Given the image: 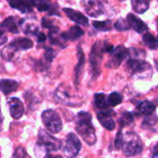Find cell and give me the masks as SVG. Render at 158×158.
Masks as SVG:
<instances>
[{"mask_svg": "<svg viewBox=\"0 0 158 158\" xmlns=\"http://www.w3.org/2000/svg\"><path fill=\"white\" fill-rule=\"evenodd\" d=\"M22 19H19L17 17L10 16L3 20L1 23V31H9L12 33H18L19 31V26L22 24Z\"/></svg>", "mask_w": 158, "mask_h": 158, "instance_id": "12", "label": "cell"}, {"mask_svg": "<svg viewBox=\"0 0 158 158\" xmlns=\"http://www.w3.org/2000/svg\"><path fill=\"white\" fill-rule=\"evenodd\" d=\"M130 58L131 59H138V60H144L146 56V53L144 50L139 48H130Z\"/></svg>", "mask_w": 158, "mask_h": 158, "instance_id": "28", "label": "cell"}, {"mask_svg": "<svg viewBox=\"0 0 158 158\" xmlns=\"http://www.w3.org/2000/svg\"><path fill=\"white\" fill-rule=\"evenodd\" d=\"M19 83L13 80H1V91L5 95H8L11 93L17 91Z\"/></svg>", "mask_w": 158, "mask_h": 158, "instance_id": "22", "label": "cell"}, {"mask_svg": "<svg viewBox=\"0 0 158 158\" xmlns=\"http://www.w3.org/2000/svg\"><path fill=\"white\" fill-rule=\"evenodd\" d=\"M156 105L153 104L150 101H143L141 102L135 109V114L140 115H145V116H151L154 111L156 110Z\"/></svg>", "mask_w": 158, "mask_h": 158, "instance_id": "19", "label": "cell"}, {"mask_svg": "<svg viewBox=\"0 0 158 158\" xmlns=\"http://www.w3.org/2000/svg\"><path fill=\"white\" fill-rule=\"evenodd\" d=\"M106 53L105 50V42L98 41L96 42L90 53V64L92 67V71L94 77H96L101 72V63L103 59V54Z\"/></svg>", "mask_w": 158, "mask_h": 158, "instance_id": "5", "label": "cell"}, {"mask_svg": "<svg viewBox=\"0 0 158 158\" xmlns=\"http://www.w3.org/2000/svg\"><path fill=\"white\" fill-rule=\"evenodd\" d=\"M42 120L47 131L51 133H58L62 130V121L59 115L52 109L45 110L42 113Z\"/></svg>", "mask_w": 158, "mask_h": 158, "instance_id": "6", "label": "cell"}, {"mask_svg": "<svg viewBox=\"0 0 158 158\" xmlns=\"http://www.w3.org/2000/svg\"><path fill=\"white\" fill-rule=\"evenodd\" d=\"M156 118H157L148 116V118H146L143 120V128H147V127H151L152 125L156 124V120H157V119H156Z\"/></svg>", "mask_w": 158, "mask_h": 158, "instance_id": "36", "label": "cell"}, {"mask_svg": "<svg viewBox=\"0 0 158 158\" xmlns=\"http://www.w3.org/2000/svg\"><path fill=\"white\" fill-rule=\"evenodd\" d=\"M7 105L9 107L10 116L14 119H19L22 117L24 113V107H23V104L21 103L19 99L14 98V97L9 98L7 100Z\"/></svg>", "mask_w": 158, "mask_h": 158, "instance_id": "13", "label": "cell"}, {"mask_svg": "<svg viewBox=\"0 0 158 158\" xmlns=\"http://www.w3.org/2000/svg\"><path fill=\"white\" fill-rule=\"evenodd\" d=\"M157 43H158V36H157Z\"/></svg>", "mask_w": 158, "mask_h": 158, "instance_id": "43", "label": "cell"}, {"mask_svg": "<svg viewBox=\"0 0 158 158\" xmlns=\"http://www.w3.org/2000/svg\"><path fill=\"white\" fill-rule=\"evenodd\" d=\"M94 103L95 106L98 109H100L101 111L107 110V108L110 106L108 104V98H106L105 94H96L94 95Z\"/></svg>", "mask_w": 158, "mask_h": 158, "instance_id": "23", "label": "cell"}, {"mask_svg": "<svg viewBox=\"0 0 158 158\" xmlns=\"http://www.w3.org/2000/svg\"><path fill=\"white\" fill-rule=\"evenodd\" d=\"M84 63H85L84 53H83L82 49L80 46H78V63L74 69V81H75L76 85H78V83H79L80 77H81V74L83 67H84Z\"/></svg>", "mask_w": 158, "mask_h": 158, "instance_id": "18", "label": "cell"}, {"mask_svg": "<svg viewBox=\"0 0 158 158\" xmlns=\"http://www.w3.org/2000/svg\"><path fill=\"white\" fill-rule=\"evenodd\" d=\"M83 34V30H81L79 26H73L68 31L62 32L61 38L63 39V41H74L81 37Z\"/></svg>", "mask_w": 158, "mask_h": 158, "instance_id": "21", "label": "cell"}, {"mask_svg": "<svg viewBox=\"0 0 158 158\" xmlns=\"http://www.w3.org/2000/svg\"><path fill=\"white\" fill-rule=\"evenodd\" d=\"M81 148V143L78 136L70 132L68 134L65 144L62 148L64 156H66L68 158H74L78 156Z\"/></svg>", "mask_w": 158, "mask_h": 158, "instance_id": "7", "label": "cell"}, {"mask_svg": "<svg viewBox=\"0 0 158 158\" xmlns=\"http://www.w3.org/2000/svg\"><path fill=\"white\" fill-rule=\"evenodd\" d=\"M55 99L57 103L66 106H77L81 105V102L78 101L76 97H74V95H71L69 94V90L65 86V84H62L56 88L55 92Z\"/></svg>", "mask_w": 158, "mask_h": 158, "instance_id": "8", "label": "cell"}, {"mask_svg": "<svg viewBox=\"0 0 158 158\" xmlns=\"http://www.w3.org/2000/svg\"><path fill=\"white\" fill-rule=\"evenodd\" d=\"M11 158H28L27 153L24 148L22 147H18L15 152L13 153V156Z\"/></svg>", "mask_w": 158, "mask_h": 158, "instance_id": "35", "label": "cell"}, {"mask_svg": "<svg viewBox=\"0 0 158 158\" xmlns=\"http://www.w3.org/2000/svg\"><path fill=\"white\" fill-rule=\"evenodd\" d=\"M115 28L118 31H128V30H130L126 19H118L115 23Z\"/></svg>", "mask_w": 158, "mask_h": 158, "instance_id": "34", "label": "cell"}, {"mask_svg": "<svg viewBox=\"0 0 158 158\" xmlns=\"http://www.w3.org/2000/svg\"><path fill=\"white\" fill-rule=\"evenodd\" d=\"M126 69L131 76L137 79H148L153 75V69L145 60L130 58L126 64Z\"/></svg>", "mask_w": 158, "mask_h": 158, "instance_id": "3", "label": "cell"}, {"mask_svg": "<svg viewBox=\"0 0 158 158\" xmlns=\"http://www.w3.org/2000/svg\"><path fill=\"white\" fill-rule=\"evenodd\" d=\"M36 39H37V41L39 43H43V42H44L46 40V36H45V34L44 32H41L40 31V33L38 34V36L36 37Z\"/></svg>", "mask_w": 158, "mask_h": 158, "instance_id": "39", "label": "cell"}, {"mask_svg": "<svg viewBox=\"0 0 158 158\" xmlns=\"http://www.w3.org/2000/svg\"><path fill=\"white\" fill-rule=\"evenodd\" d=\"M143 42L144 43V44L150 48V49H157L158 48V43H157V37L156 38L152 33L150 32H145L143 35Z\"/></svg>", "mask_w": 158, "mask_h": 158, "instance_id": "24", "label": "cell"}, {"mask_svg": "<svg viewBox=\"0 0 158 158\" xmlns=\"http://www.w3.org/2000/svg\"><path fill=\"white\" fill-rule=\"evenodd\" d=\"M93 26L100 31H110L112 28V23L110 20H105V21H94Z\"/></svg>", "mask_w": 158, "mask_h": 158, "instance_id": "27", "label": "cell"}, {"mask_svg": "<svg viewBox=\"0 0 158 158\" xmlns=\"http://www.w3.org/2000/svg\"><path fill=\"white\" fill-rule=\"evenodd\" d=\"M56 56V52L50 48V47H45V52H44V61H46L47 63H51V61L53 60V58Z\"/></svg>", "mask_w": 158, "mask_h": 158, "instance_id": "33", "label": "cell"}, {"mask_svg": "<svg viewBox=\"0 0 158 158\" xmlns=\"http://www.w3.org/2000/svg\"><path fill=\"white\" fill-rule=\"evenodd\" d=\"M76 131L81 136L82 140L88 145H94L96 143L95 130L92 123V116L90 113L81 111L79 112L75 118Z\"/></svg>", "mask_w": 158, "mask_h": 158, "instance_id": "1", "label": "cell"}, {"mask_svg": "<svg viewBox=\"0 0 158 158\" xmlns=\"http://www.w3.org/2000/svg\"><path fill=\"white\" fill-rule=\"evenodd\" d=\"M130 56V51L123 45H118L117 46L114 51L111 53L110 57L108 61L106 62V66L107 68H112L116 69L121 65V63Z\"/></svg>", "mask_w": 158, "mask_h": 158, "instance_id": "9", "label": "cell"}, {"mask_svg": "<svg viewBox=\"0 0 158 158\" xmlns=\"http://www.w3.org/2000/svg\"><path fill=\"white\" fill-rule=\"evenodd\" d=\"M9 6L15 9L19 10L22 13H29L32 11L34 6L33 0H12L8 2Z\"/></svg>", "mask_w": 158, "mask_h": 158, "instance_id": "16", "label": "cell"}, {"mask_svg": "<svg viewBox=\"0 0 158 158\" xmlns=\"http://www.w3.org/2000/svg\"><path fill=\"white\" fill-rule=\"evenodd\" d=\"M33 4L34 6L39 11H45V12H49V14L59 16L56 5L52 2L44 1V0H33Z\"/></svg>", "mask_w": 158, "mask_h": 158, "instance_id": "15", "label": "cell"}, {"mask_svg": "<svg viewBox=\"0 0 158 158\" xmlns=\"http://www.w3.org/2000/svg\"><path fill=\"white\" fill-rule=\"evenodd\" d=\"M62 147V143L60 140L53 137L44 130H40L38 133L37 143L34 147V153L36 156H47L51 152L58 151Z\"/></svg>", "mask_w": 158, "mask_h": 158, "instance_id": "2", "label": "cell"}, {"mask_svg": "<svg viewBox=\"0 0 158 158\" xmlns=\"http://www.w3.org/2000/svg\"><path fill=\"white\" fill-rule=\"evenodd\" d=\"M151 156H152V158H158V143L154 146V148L152 150Z\"/></svg>", "mask_w": 158, "mask_h": 158, "instance_id": "38", "label": "cell"}, {"mask_svg": "<svg viewBox=\"0 0 158 158\" xmlns=\"http://www.w3.org/2000/svg\"><path fill=\"white\" fill-rule=\"evenodd\" d=\"M126 19H127V22L129 25V29H133L135 31H137L139 33L143 32L146 30H148L147 25L140 18L133 15L132 13H129Z\"/></svg>", "mask_w": 158, "mask_h": 158, "instance_id": "14", "label": "cell"}, {"mask_svg": "<svg viewBox=\"0 0 158 158\" xmlns=\"http://www.w3.org/2000/svg\"><path fill=\"white\" fill-rule=\"evenodd\" d=\"M150 3L148 1H143V0H134L131 2V6L133 10L136 13L143 14L149 8Z\"/></svg>", "mask_w": 158, "mask_h": 158, "instance_id": "25", "label": "cell"}, {"mask_svg": "<svg viewBox=\"0 0 158 158\" xmlns=\"http://www.w3.org/2000/svg\"><path fill=\"white\" fill-rule=\"evenodd\" d=\"M63 11L67 14V16L69 17V19H71L72 21L78 23V24H81V25H88V19L87 17H85L82 13L74 10L72 8H64Z\"/></svg>", "mask_w": 158, "mask_h": 158, "instance_id": "17", "label": "cell"}, {"mask_svg": "<svg viewBox=\"0 0 158 158\" xmlns=\"http://www.w3.org/2000/svg\"><path fill=\"white\" fill-rule=\"evenodd\" d=\"M42 25H43L44 28L49 29V31L56 28V27L54 25L53 21H52V20H50V19H48L47 18H43V19H42Z\"/></svg>", "mask_w": 158, "mask_h": 158, "instance_id": "37", "label": "cell"}, {"mask_svg": "<svg viewBox=\"0 0 158 158\" xmlns=\"http://www.w3.org/2000/svg\"><path fill=\"white\" fill-rule=\"evenodd\" d=\"M44 158H63L62 156H52V155H47V156H45Z\"/></svg>", "mask_w": 158, "mask_h": 158, "instance_id": "40", "label": "cell"}, {"mask_svg": "<svg viewBox=\"0 0 158 158\" xmlns=\"http://www.w3.org/2000/svg\"><path fill=\"white\" fill-rule=\"evenodd\" d=\"M82 6L85 9V12L90 16V17H99L102 15L105 11V6L104 3L102 1H97V0H88V1H83Z\"/></svg>", "mask_w": 158, "mask_h": 158, "instance_id": "10", "label": "cell"}, {"mask_svg": "<svg viewBox=\"0 0 158 158\" xmlns=\"http://www.w3.org/2000/svg\"><path fill=\"white\" fill-rule=\"evenodd\" d=\"M155 64H156V69L158 70V57L155 59Z\"/></svg>", "mask_w": 158, "mask_h": 158, "instance_id": "41", "label": "cell"}, {"mask_svg": "<svg viewBox=\"0 0 158 158\" xmlns=\"http://www.w3.org/2000/svg\"><path fill=\"white\" fill-rule=\"evenodd\" d=\"M122 95L117 92H114L112 94H109L108 96V104L110 106L114 107V106H117L118 105H119L121 102H122Z\"/></svg>", "mask_w": 158, "mask_h": 158, "instance_id": "29", "label": "cell"}, {"mask_svg": "<svg viewBox=\"0 0 158 158\" xmlns=\"http://www.w3.org/2000/svg\"><path fill=\"white\" fill-rule=\"evenodd\" d=\"M123 143H124V136H123V133H122V129H120L116 136V139H115V147L116 149H123Z\"/></svg>", "mask_w": 158, "mask_h": 158, "instance_id": "32", "label": "cell"}, {"mask_svg": "<svg viewBox=\"0 0 158 158\" xmlns=\"http://www.w3.org/2000/svg\"><path fill=\"white\" fill-rule=\"evenodd\" d=\"M133 121H134V117H133V114L131 112H124L118 119V123L121 129L125 126L131 125Z\"/></svg>", "mask_w": 158, "mask_h": 158, "instance_id": "26", "label": "cell"}, {"mask_svg": "<svg viewBox=\"0 0 158 158\" xmlns=\"http://www.w3.org/2000/svg\"><path fill=\"white\" fill-rule=\"evenodd\" d=\"M143 151V143L139 135L135 132H128L124 137L123 152L128 157L138 156Z\"/></svg>", "mask_w": 158, "mask_h": 158, "instance_id": "4", "label": "cell"}, {"mask_svg": "<svg viewBox=\"0 0 158 158\" xmlns=\"http://www.w3.org/2000/svg\"><path fill=\"white\" fill-rule=\"evenodd\" d=\"M16 51L8 44L6 45V47H4L2 49V52H1V55H2V57L5 59V60H7V61H11L14 57V55H15Z\"/></svg>", "mask_w": 158, "mask_h": 158, "instance_id": "30", "label": "cell"}, {"mask_svg": "<svg viewBox=\"0 0 158 158\" xmlns=\"http://www.w3.org/2000/svg\"><path fill=\"white\" fill-rule=\"evenodd\" d=\"M156 24H157V28H158V19H157V22H156Z\"/></svg>", "mask_w": 158, "mask_h": 158, "instance_id": "42", "label": "cell"}, {"mask_svg": "<svg viewBox=\"0 0 158 158\" xmlns=\"http://www.w3.org/2000/svg\"><path fill=\"white\" fill-rule=\"evenodd\" d=\"M23 31H24V33L25 34H30V35H34V36H38V34L40 33V31H39V30H38V27L37 26H35L34 24H29V25H27L25 28H24V30H23Z\"/></svg>", "mask_w": 158, "mask_h": 158, "instance_id": "31", "label": "cell"}, {"mask_svg": "<svg viewBox=\"0 0 158 158\" xmlns=\"http://www.w3.org/2000/svg\"><path fill=\"white\" fill-rule=\"evenodd\" d=\"M114 116H115V113L113 112V110H109V109L99 111L97 113L98 121L101 123V125L104 128H106L108 131H113L116 127Z\"/></svg>", "mask_w": 158, "mask_h": 158, "instance_id": "11", "label": "cell"}, {"mask_svg": "<svg viewBox=\"0 0 158 158\" xmlns=\"http://www.w3.org/2000/svg\"><path fill=\"white\" fill-rule=\"evenodd\" d=\"M9 45L16 51H20V50H28L30 48L32 47L33 43L31 40H30L29 38H18L13 40Z\"/></svg>", "mask_w": 158, "mask_h": 158, "instance_id": "20", "label": "cell"}]
</instances>
